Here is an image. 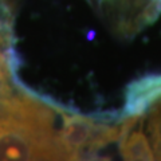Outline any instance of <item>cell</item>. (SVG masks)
<instances>
[{"mask_svg": "<svg viewBox=\"0 0 161 161\" xmlns=\"http://www.w3.org/2000/svg\"><path fill=\"white\" fill-rule=\"evenodd\" d=\"M160 14H161V0H152L142 14L144 23L145 24L153 23L154 20L158 18Z\"/></svg>", "mask_w": 161, "mask_h": 161, "instance_id": "cell-5", "label": "cell"}, {"mask_svg": "<svg viewBox=\"0 0 161 161\" xmlns=\"http://www.w3.org/2000/svg\"><path fill=\"white\" fill-rule=\"evenodd\" d=\"M161 101V73H148L128 83L124 94L121 119L142 115L147 110Z\"/></svg>", "mask_w": 161, "mask_h": 161, "instance_id": "cell-2", "label": "cell"}, {"mask_svg": "<svg viewBox=\"0 0 161 161\" xmlns=\"http://www.w3.org/2000/svg\"><path fill=\"white\" fill-rule=\"evenodd\" d=\"M14 89V87H12ZM9 92V90H8ZM7 93V92H6ZM6 93H2L0 94V130H2V97H3V94H6Z\"/></svg>", "mask_w": 161, "mask_h": 161, "instance_id": "cell-6", "label": "cell"}, {"mask_svg": "<svg viewBox=\"0 0 161 161\" xmlns=\"http://www.w3.org/2000/svg\"><path fill=\"white\" fill-rule=\"evenodd\" d=\"M64 109L20 86L3 94L0 160H67L57 125Z\"/></svg>", "mask_w": 161, "mask_h": 161, "instance_id": "cell-1", "label": "cell"}, {"mask_svg": "<svg viewBox=\"0 0 161 161\" xmlns=\"http://www.w3.org/2000/svg\"><path fill=\"white\" fill-rule=\"evenodd\" d=\"M142 117L124 118L121 122L119 137V153L125 160H154V153L150 149V144L141 130H136Z\"/></svg>", "mask_w": 161, "mask_h": 161, "instance_id": "cell-3", "label": "cell"}, {"mask_svg": "<svg viewBox=\"0 0 161 161\" xmlns=\"http://www.w3.org/2000/svg\"><path fill=\"white\" fill-rule=\"evenodd\" d=\"M148 130L153 145L154 158L161 160V101L153 105L149 117Z\"/></svg>", "mask_w": 161, "mask_h": 161, "instance_id": "cell-4", "label": "cell"}]
</instances>
